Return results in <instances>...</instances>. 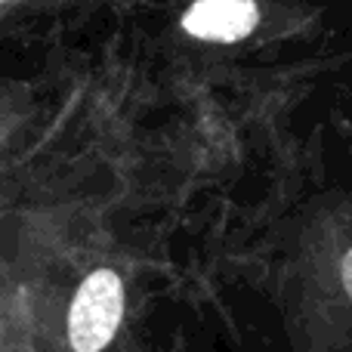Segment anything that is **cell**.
<instances>
[{"mask_svg":"<svg viewBox=\"0 0 352 352\" xmlns=\"http://www.w3.org/2000/svg\"><path fill=\"white\" fill-rule=\"evenodd\" d=\"M124 318V285L118 272L96 269L84 278L68 309V340L74 352H102Z\"/></svg>","mask_w":352,"mask_h":352,"instance_id":"1","label":"cell"},{"mask_svg":"<svg viewBox=\"0 0 352 352\" xmlns=\"http://www.w3.org/2000/svg\"><path fill=\"white\" fill-rule=\"evenodd\" d=\"M3 3H10V0H3Z\"/></svg>","mask_w":352,"mask_h":352,"instance_id":"4","label":"cell"},{"mask_svg":"<svg viewBox=\"0 0 352 352\" xmlns=\"http://www.w3.org/2000/svg\"><path fill=\"white\" fill-rule=\"evenodd\" d=\"M340 275H343V285H346V294L352 297V250L343 256V266H340Z\"/></svg>","mask_w":352,"mask_h":352,"instance_id":"3","label":"cell"},{"mask_svg":"<svg viewBox=\"0 0 352 352\" xmlns=\"http://www.w3.org/2000/svg\"><path fill=\"white\" fill-rule=\"evenodd\" d=\"M260 22L254 0H198L186 10L182 28L198 41L235 43L248 37Z\"/></svg>","mask_w":352,"mask_h":352,"instance_id":"2","label":"cell"}]
</instances>
